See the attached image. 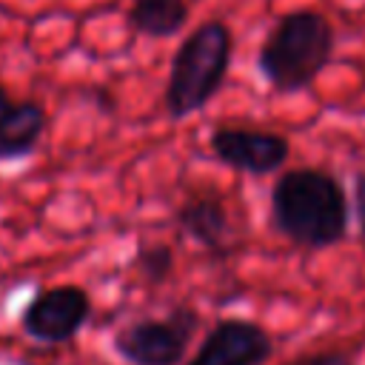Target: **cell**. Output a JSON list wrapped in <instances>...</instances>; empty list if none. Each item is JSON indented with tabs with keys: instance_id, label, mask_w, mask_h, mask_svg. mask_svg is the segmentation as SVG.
<instances>
[{
	"instance_id": "1",
	"label": "cell",
	"mask_w": 365,
	"mask_h": 365,
	"mask_svg": "<svg viewBox=\"0 0 365 365\" xmlns=\"http://www.w3.org/2000/svg\"><path fill=\"white\" fill-rule=\"evenodd\" d=\"M274 228L302 248H325L348 234V197L322 168H291L271 191Z\"/></svg>"
},
{
	"instance_id": "2",
	"label": "cell",
	"mask_w": 365,
	"mask_h": 365,
	"mask_svg": "<svg viewBox=\"0 0 365 365\" xmlns=\"http://www.w3.org/2000/svg\"><path fill=\"white\" fill-rule=\"evenodd\" d=\"M334 54V26L314 9L282 14L259 46L257 68L271 88L294 94L308 88Z\"/></svg>"
},
{
	"instance_id": "3",
	"label": "cell",
	"mask_w": 365,
	"mask_h": 365,
	"mask_svg": "<svg viewBox=\"0 0 365 365\" xmlns=\"http://www.w3.org/2000/svg\"><path fill=\"white\" fill-rule=\"evenodd\" d=\"M234 34L222 20L200 23L174 51L165 83V111L174 120L208 106L231 66Z\"/></svg>"
},
{
	"instance_id": "4",
	"label": "cell",
	"mask_w": 365,
	"mask_h": 365,
	"mask_svg": "<svg viewBox=\"0 0 365 365\" xmlns=\"http://www.w3.org/2000/svg\"><path fill=\"white\" fill-rule=\"evenodd\" d=\"M200 325L194 308L177 305L163 319H137L114 336L117 354L131 365H180Z\"/></svg>"
},
{
	"instance_id": "5",
	"label": "cell",
	"mask_w": 365,
	"mask_h": 365,
	"mask_svg": "<svg viewBox=\"0 0 365 365\" xmlns=\"http://www.w3.org/2000/svg\"><path fill=\"white\" fill-rule=\"evenodd\" d=\"M91 299L80 285L40 291L23 311V331L37 342H66L88 319Z\"/></svg>"
},
{
	"instance_id": "6",
	"label": "cell",
	"mask_w": 365,
	"mask_h": 365,
	"mask_svg": "<svg viewBox=\"0 0 365 365\" xmlns=\"http://www.w3.org/2000/svg\"><path fill=\"white\" fill-rule=\"evenodd\" d=\"M274 354L268 331L248 319H220L188 365H262Z\"/></svg>"
},
{
	"instance_id": "7",
	"label": "cell",
	"mask_w": 365,
	"mask_h": 365,
	"mask_svg": "<svg viewBox=\"0 0 365 365\" xmlns=\"http://www.w3.org/2000/svg\"><path fill=\"white\" fill-rule=\"evenodd\" d=\"M208 145L222 165L245 174H271L291 154V145L282 134L254 128H217Z\"/></svg>"
},
{
	"instance_id": "8",
	"label": "cell",
	"mask_w": 365,
	"mask_h": 365,
	"mask_svg": "<svg viewBox=\"0 0 365 365\" xmlns=\"http://www.w3.org/2000/svg\"><path fill=\"white\" fill-rule=\"evenodd\" d=\"M180 228L208 251H220L231 231L228 211L220 197H191L177 211Z\"/></svg>"
},
{
	"instance_id": "9",
	"label": "cell",
	"mask_w": 365,
	"mask_h": 365,
	"mask_svg": "<svg viewBox=\"0 0 365 365\" xmlns=\"http://www.w3.org/2000/svg\"><path fill=\"white\" fill-rule=\"evenodd\" d=\"M46 131V108L34 100L14 103L0 125V160H17L34 151Z\"/></svg>"
},
{
	"instance_id": "10",
	"label": "cell",
	"mask_w": 365,
	"mask_h": 365,
	"mask_svg": "<svg viewBox=\"0 0 365 365\" xmlns=\"http://www.w3.org/2000/svg\"><path fill=\"white\" fill-rule=\"evenodd\" d=\"M188 14H191L188 0H131L125 20L137 34L163 40L182 31Z\"/></svg>"
},
{
	"instance_id": "11",
	"label": "cell",
	"mask_w": 365,
	"mask_h": 365,
	"mask_svg": "<svg viewBox=\"0 0 365 365\" xmlns=\"http://www.w3.org/2000/svg\"><path fill=\"white\" fill-rule=\"evenodd\" d=\"M137 268H140V274L151 285L165 282L171 277V271H174V251H171V245H165V242L143 245L137 251Z\"/></svg>"
},
{
	"instance_id": "12",
	"label": "cell",
	"mask_w": 365,
	"mask_h": 365,
	"mask_svg": "<svg viewBox=\"0 0 365 365\" xmlns=\"http://www.w3.org/2000/svg\"><path fill=\"white\" fill-rule=\"evenodd\" d=\"M291 365H354L348 354H339V351H322V354H314V356H305V359H297Z\"/></svg>"
},
{
	"instance_id": "13",
	"label": "cell",
	"mask_w": 365,
	"mask_h": 365,
	"mask_svg": "<svg viewBox=\"0 0 365 365\" xmlns=\"http://www.w3.org/2000/svg\"><path fill=\"white\" fill-rule=\"evenodd\" d=\"M354 208H356V220H359V237L365 242V171L356 177V185H354Z\"/></svg>"
},
{
	"instance_id": "14",
	"label": "cell",
	"mask_w": 365,
	"mask_h": 365,
	"mask_svg": "<svg viewBox=\"0 0 365 365\" xmlns=\"http://www.w3.org/2000/svg\"><path fill=\"white\" fill-rule=\"evenodd\" d=\"M11 106H14V100L9 97V91L0 86V125H3V120L9 117V111H11Z\"/></svg>"
}]
</instances>
